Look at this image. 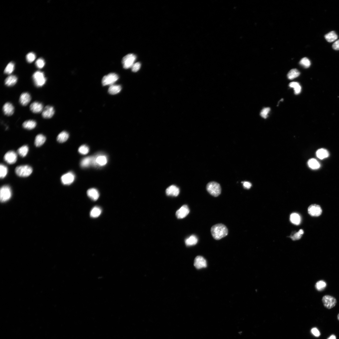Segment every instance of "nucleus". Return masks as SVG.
<instances>
[{
	"label": "nucleus",
	"instance_id": "f257e3e1",
	"mask_svg": "<svg viewBox=\"0 0 339 339\" xmlns=\"http://www.w3.org/2000/svg\"><path fill=\"white\" fill-rule=\"evenodd\" d=\"M211 232L214 239L219 240L227 235L228 230L226 226L222 224H218L211 227Z\"/></svg>",
	"mask_w": 339,
	"mask_h": 339
},
{
	"label": "nucleus",
	"instance_id": "f03ea898",
	"mask_svg": "<svg viewBox=\"0 0 339 339\" xmlns=\"http://www.w3.org/2000/svg\"><path fill=\"white\" fill-rule=\"evenodd\" d=\"M206 189L210 194L215 197L219 196L221 193L220 184L214 181L209 182L207 184Z\"/></svg>",
	"mask_w": 339,
	"mask_h": 339
},
{
	"label": "nucleus",
	"instance_id": "7ed1b4c3",
	"mask_svg": "<svg viewBox=\"0 0 339 339\" xmlns=\"http://www.w3.org/2000/svg\"><path fill=\"white\" fill-rule=\"evenodd\" d=\"M32 171V167L27 165L18 166L15 169L16 174L21 177H28L31 174Z\"/></svg>",
	"mask_w": 339,
	"mask_h": 339
},
{
	"label": "nucleus",
	"instance_id": "20e7f679",
	"mask_svg": "<svg viewBox=\"0 0 339 339\" xmlns=\"http://www.w3.org/2000/svg\"><path fill=\"white\" fill-rule=\"evenodd\" d=\"M33 80L35 85L37 87H41L45 84L47 79L43 72L40 71L36 72L32 76Z\"/></svg>",
	"mask_w": 339,
	"mask_h": 339
},
{
	"label": "nucleus",
	"instance_id": "39448f33",
	"mask_svg": "<svg viewBox=\"0 0 339 339\" xmlns=\"http://www.w3.org/2000/svg\"><path fill=\"white\" fill-rule=\"evenodd\" d=\"M12 195L11 190L8 185L2 186L0 191V199L2 202H6L11 198Z\"/></svg>",
	"mask_w": 339,
	"mask_h": 339
},
{
	"label": "nucleus",
	"instance_id": "423d86ee",
	"mask_svg": "<svg viewBox=\"0 0 339 339\" xmlns=\"http://www.w3.org/2000/svg\"><path fill=\"white\" fill-rule=\"evenodd\" d=\"M322 301L324 307L329 309L335 307L337 304L336 299L330 295H326L324 296L322 298Z\"/></svg>",
	"mask_w": 339,
	"mask_h": 339
},
{
	"label": "nucleus",
	"instance_id": "0eeeda50",
	"mask_svg": "<svg viewBox=\"0 0 339 339\" xmlns=\"http://www.w3.org/2000/svg\"><path fill=\"white\" fill-rule=\"evenodd\" d=\"M136 58V56L133 54H128L124 57L122 60L123 68L125 69L131 68L135 64Z\"/></svg>",
	"mask_w": 339,
	"mask_h": 339
},
{
	"label": "nucleus",
	"instance_id": "6e6552de",
	"mask_svg": "<svg viewBox=\"0 0 339 339\" xmlns=\"http://www.w3.org/2000/svg\"><path fill=\"white\" fill-rule=\"evenodd\" d=\"M119 78L118 76L115 73H110L105 76L102 80V83L103 85H111L115 82Z\"/></svg>",
	"mask_w": 339,
	"mask_h": 339
},
{
	"label": "nucleus",
	"instance_id": "1a4fd4ad",
	"mask_svg": "<svg viewBox=\"0 0 339 339\" xmlns=\"http://www.w3.org/2000/svg\"><path fill=\"white\" fill-rule=\"evenodd\" d=\"M108 159L106 156L98 155L93 157L92 165L95 166H102L107 163Z\"/></svg>",
	"mask_w": 339,
	"mask_h": 339
},
{
	"label": "nucleus",
	"instance_id": "9d476101",
	"mask_svg": "<svg viewBox=\"0 0 339 339\" xmlns=\"http://www.w3.org/2000/svg\"><path fill=\"white\" fill-rule=\"evenodd\" d=\"M17 156L16 153L13 151H9L4 155V160L9 164L15 163L17 160Z\"/></svg>",
	"mask_w": 339,
	"mask_h": 339
},
{
	"label": "nucleus",
	"instance_id": "9b49d317",
	"mask_svg": "<svg viewBox=\"0 0 339 339\" xmlns=\"http://www.w3.org/2000/svg\"><path fill=\"white\" fill-rule=\"evenodd\" d=\"M310 215L312 216H320L322 212V209L319 205L313 204L310 205L308 209Z\"/></svg>",
	"mask_w": 339,
	"mask_h": 339
},
{
	"label": "nucleus",
	"instance_id": "f8f14e48",
	"mask_svg": "<svg viewBox=\"0 0 339 339\" xmlns=\"http://www.w3.org/2000/svg\"><path fill=\"white\" fill-rule=\"evenodd\" d=\"M75 178L74 174L72 172H69L62 176L61 180L62 183L63 184L69 185L73 182Z\"/></svg>",
	"mask_w": 339,
	"mask_h": 339
},
{
	"label": "nucleus",
	"instance_id": "ddd939ff",
	"mask_svg": "<svg viewBox=\"0 0 339 339\" xmlns=\"http://www.w3.org/2000/svg\"><path fill=\"white\" fill-rule=\"evenodd\" d=\"M194 266L198 269L206 268L207 266L206 260L201 256H198L195 258Z\"/></svg>",
	"mask_w": 339,
	"mask_h": 339
},
{
	"label": "nucleus",
	"instance_id": "4468645a",
	"mask_svg": "<svg viewBox=\"0 0 339 339\" xmlns=\"http://www.w3.org/2000/svg\"><path fill=\"white\" fill-rule=\"evenodd\" d=\"M189 212L190 210L187 205H183L176 211V216L178 219H183L188 215Z\"/></svg>",
	"mask_w": 339,
	"mask_h": 339
},
{
	"label": "nucleus",
	"instance_id": "2eb2a0df",
	"mask_svg": "<svg viewBox=\"0 0 339 339\" xmlns=\"http://www.w3.org/2000/svg\"><path fill=\"white\" fill-rule=\"evenodd\" d=\"M54 113L55 110L53 107L47 106L43 110L42 116L44 118H50L53 117Z\"/></svg>",
	"mask_w": 339,
	"mask_h": 339
},
{
	"label": "nucleus",
	"instance_id": "dca6fc26",
	"mask_svg": "<svg viewBox=\"0 0 339 339\" xmlns=\"http://www.w3.org/2000/svg\"><path fill=\"white\" fill-rule=\"evenodd\" d=\"M43 107V105L42 103L35 102L31 104L30 108L31 110L33 113H39L42 112L44 109Z\"/></svg>",
	"mask_w": 339,
	"mask_h": 339
},
{
	"label": "nucleus",
	"instance_id": "f3484780",
	"mask_svg": "<svg viewBox=\"0 0 339 339\" xmlns=\"http://www.w3.org/2000/svg\"><path fill=\"white\" fill-rule=\"evenodd\" d=\"M3 112L7 116H11L14 112V108L11 103L7 102L4 105L3 107Z\"/></svg>",
	"mask_w": 339,
	"mask_h": 339
},
{
	"label": "nucleus",
	"instance_id": "a211bd4d",
	"mask_svg": "<svg viewBox=\"0 0 339 339\" xmlns=\"http://www.w3.org/2000/svg\"><path fill=\"white\" fill-rule=\"evenodd\" d=\"M31 100V97L30 94L27 92L22 93L19 99V102L22 105L26 106L29 103Z\"/></svg>",
	"mask_w": 339,
	"mask_h": 339
},
{
	"label": "nucleus",
	"instance_id": "6ab92c4d",
	"mask_svg": "<svg viewBox=\"0 0 339 339\" xmlns=\"http://www.w3.org/2000/svg\"><path fill=\"white\" fill-rule=\"evenodd\" d=\"M179 189L174 185L170 186L166 190V193L167 195L173 196H177L179 194Z\"/></svg>",
	"mask_w": 339,
	"mask_h": 339
},
{
	"label": "nucleus",
	"instance_id": "aec40b11",
	"mask_svg": "<svg viewBox=\"0 0 339 339\" xmlns=\"http://www.w3.org/2000/svg\"><path fill=\"white\" fill-rule=\"evenodd\" d=\"M17 80L18 78L16 76L10 75L5 80V84L7 87H12L16 83Z\"/></svg>",
	"mask_w": 339,
	"mask_h": 339
},
{
	"label": "nucleus",
	"instance_id": "412c9836",
	"mask_svg": "<svg viewBox=\"0 0 339 339\" xmlns=\"http://www.w3.org/2000/svg\"><path fill=\"white\" fill-rule=\"evenodd\" d=\"M88 196L93 201H95L99 198V194L96 189L92 188L89 189L87 191Z\"/></svg>",
	"mask_w": 339,
	"mask_h": 339
},
{
	"label": "nucleus",
	"instance_id": "4be33fe9",
	"mask_svg": "<svg viewBox=\"0 0 339 339\" xmlns=\"http://www.w3.org/2000/svg\"><path fill=\"white\" fill-rule=\"evenodd\" d=\"M93 156L85 157L80 162V166L83 168H87L91 165H92Z\"/></svg>",
	"mask_w": 339,
	"mask_h": 339
},
{
	"label": "nucleus",
	"instance_id": "5701e85b",
	"mask_svg": "<svg viewBox=\"0 0 339 339\" xmlns=\"http://www.w3.org/2000/svg\"><path fill=\"white\" fill-rule=\"evenodd\" d=\"M46 138L43 135H37L35 138V145L37 147H39L43 145L46 140Z\"/></svg>",
	"mask_w": 339,
	"mask_h": 339
},
{
	"label": "nucleus",
	"instance_id": "b1692460",
	"mask_svg": "<svg viewBox=\"0 0 339 339\" xmlns=\"http://www.w3.org/2000/svg\"><path fill=\"white\" fill-rule=\"evenodd\" d=\"M37 125V123L34 120H28L24 122L23 123V127L28 130H32Z\"/></svg>",
	"mask_w": 339,
	"mask_h": 339
},
{
	"label": "nucleus",
	"instance_id": "393cba45",
	"mask_svg": "<svg viewBox=\"0 0 339 339\" xmlns=\"http://www.w3.org/2000/svg\"><path fill=\"white\" fill-rule=\"evenodd\" d=\"M198 242L197 237L194 235L191 236L185 241V244L188 246H194L196 245Z\"/></svg>",
	"mask_w": 339,
	"mask_h": 339
},
{
	"label": "nucleus",
	"instance_id": "a878e982",
	"mask_svg": "<svg viewBox=\"0 0 339 339\" xmlns=\"http://www.w3.org/2000/svg\"><path fill=\"white\" fill-rule=\"evenodd\" d=\"M290 220L294 225H298L300 224L301 219L299 215L297 213H293L290 215Z\"/></svg>",
	"mask_w": 339,
	"mask_h": 339
},
{
	"label": "nucleus",
	"instance_id": "bb28decb",
	"mask_svg": "<svg viewBox=\"0 0 339 339\" xmlns=\"http://www.w3.org/2000/svg\"><path fill=\"white\" fill-rule=\"evenodd\" d=\"M69 133L64 131L60 133L57 138V141L60 143H63L68 140L69 138Z\"/></svg>",
	"mask_w": 339,
	"mask_h": 339
},
{
	"label": "nucleus",
	"instance_id": "cd10ccee",
	"mask_svg": "<svg viewBox=\"0 0 339 339\" xmlns=\"http://www.w3.org/2000/svg\"><path fill=\"white\" fill-rule=\"evenodd\" d=\"M316 155L318 158L323 160L328 157L329 154L328 151L326 150L321 149L317 151Z\"/></svg>",
	"mask_w": 339,
	"mask_h": 339
},
{
	"label": "nucleus",
	"instance_id": "c85d7f7f",
	"mask_svg": "<svg viewBox=\"0 0 339 339\" xmlns=\"http://www.w3.org/2000/svg\"><path fill=\"white\" fill-rule=\"evenodd\" d=\"M122 89L120 85H112L109 87L108 92L111 95L116 94L120 92Z\"/></svg>",
	"mask_w": 339,
	"mask_h": 339
},
{
	"label": "nucleus",
	"instance_id": "c756f323",
	"mask_svg": "<svg viewBox=\"0 0 339 339\" xmlns=\"http://www.w3.org/2000/svg\"><path fill=\"white\" fill-rule=\"evenodd\" d=\"M289 86L294 89L295 94L296 95H298L301 92V87L298 82H291L289 85Z\"/></svg>",
	"mask_w": 339,
	"mask_h": 339
},
{
	"label": "nucleus",
	"instance_id": "7c9ffc66",
	"mask_svg": "<svg viewBox=\"0 0 339 339\" xmlns=\"http://www.w3.org/2000/svg\"><path fill=\"white\" fill-rule=\"evenodd\" d=\"M327 41L329 42H332L338 39V36L335 32L332 31L325 36Z\"/></svg>",
	"mask_w": 339,
	"mask_h": 339
},
{
	"label": "nucleus",
	"instance_id": "2f4dec72",
	"mask_svg": "<svg viewBox=\"0 0 339 339\" xmlns=\"http://www.w3.org/2000/svg\"><path fill=\"white\" fill-rule=\"evenodd\" d=\"M308 164L310 168L313 169H317L320 167L319 162L315 159H312L309 160Z\"/></svg>",
	"mask_w": 339,
	"mask_h": 339
},
{
	"label": "nucleus",
	"instance_id": "473e14b6",
	"mask_svg": "<svg viewBox=\"0 0 339 339\" xmlns=\"http://www.w3.org/2000/svg\"><path fill=\"white\" fill-rule=\"evenodd\" d=\"M300 74V72L297 69L291 70L287 75V77L290 80H293L298 77Z\"/></svg>",
	"mask_w": 339,
	"mask_h": 339
},
{
	"label": "nucleus",
	"instance_id": "72a5a7b5",
	"mask_svg": "<svg viewBox=\"0 0 339 339\" xmlns=\"http://www.w3.org/2000/svg\"><path fill=\"white\" fill-rule=\"evenodd\" d=\"M102 211L101 208L98 207H95L91 211L90 216L93 218L98 217L101 214Z\"/></svg>",
	"mask_w": 339,
	"mask_h": 339
},
{
	"label": "nucleus",
	"instance_id": "f704fd0d",
	"mask_svg": "<svg viewBox=\"0 0 339 339\" xmlns=\"http://www.w3.org/2000/svg\"><path fill=\"white\" fill-rule=\"evenodd\" d=\"M29 151V148L27 145H24L19 148L17 150L18 154L22 157H25Z\"/></svg>",
	"mask_w": 339,
	"mask_h": 339
},
{
	"label": "nucleus",
	"instance_id": "c9c22d12",
	"mask_svg": "<svg viewBox=\"0 0 339 339\" xmlns=\"http://www.w3.org/2000/svg\"><path fill=\"white\" fill-rule=\"evenodd\" d=\"M326 286L327 284L323 280L318 281L315 285L316 289L319 291L323 290Z\"/></svg>",
	"mask_w": 339,
	"mask_h": 339
},
{
	"label": "nucleus",
	"instance_id": "e433bc0d",
	"mask_svg": "<svg viewBox=\"0 0 339 339\" xmlns=\"http://www.w3.org/2000/svg\"><path fill=\"white\" fill-rule=\"evenodd\" d=\"M8 172L7 167L1 164L0 166V177L1 179L4 178L6 176Z\"/></svg>",
	"mask_w": 339,
	"mask_h": 339
},
{
	"label": "nucleus",
	"instance_id": "4c0bfd02",
	"mask_svg": "<svg viewBox=\"0 0 339 339\" xmlns=\"http://www.w3.org/2000/svg\"><path fill=\"white\" fill-rule=\"evenodd\" d=\"M15 69V65L13 62L9 63L4 70V73L7 75L11 74Z\"/></svg>",
	"mask_w": 339,
	"mask_h": 339
},
{
	"label": "nucleus",
	"instance_id": "58836bf2",
	"mask_svg": "<svg viewBox=\"0 0 339 339\" xmlns=\"http://www.w3.org/2000/svg\"><path fill=\"white\" fill-rule=\"evenodd\" d=\"M300 64L305 68H307L311 65V63L308 59L305 57L300 60Z\"/></svg>",
	"mask_w": 339,
	"mask_h": 339
},
{
	"label": "nucleus",
	"instance_id": "ea45409f",
	"mask_svg": "<svg viewBox=\"0 0 339 339\" xmlns=\"http://www.w3.org/2000/svg\"><path fill=\"white\" fill-rule=\"evenodd\" d=\"M89 151V148L85 145H83L80 146L78 149V151L80 153L83 155L87 154Z\"/></svg>",
	"mask_w": 339,
	"mask_h": 339
},
{
	"label": "nucleus",
	"instance_id": "a19ab883",
	"mask_svg": "<svg viewBox=\"0 0 339 339\" xmlns=\"http://www.w3.org/2000/svg\"><path fill=\"white\" fill-rule=\"evenodd\" d=\"M303 233L304 231L302 229H300L298 232L295 233L293 235L290 236V237L293 240H298L302 237Z\"/></svg>",
	"mask_w": 339,
	"mask_h": 339
},
{
	"label": "nucleus",
	"instance_id": "79ce46f5",
	"mask_svg": "<svg viewBox=\"0 0 339 339\" xmlns=\"http://www.w3.org/2000/svg\"><path fill=\"white\" fill-rule=\"evenodd\" d=\"M270 111L269 108H264L262 110L260 113V116L262 118H266L268 116V114Z\"/></svg>",
	"mask_w": 339,
	"mask_h": 339
},
{
	"label": "nucleus",
	"instance_id": "37998d69",
	"mask_svg": "<svg viewBox=\"0 0 339 339\" xmlns=\"http://www.w3.org/2000/svg\"><path fill=\"white\" fill-rule=\"evenodd\" d=\"M36 55L33 52H30L26 56V59L28 63H32L35 59Z\"/></svg>",
	"mask_w": 339,
	"mask_h": 339
},
{
	"label": "nucleus",
	"instance_id": "c03bdc74",
	"mask_svg": "<svg viewBox=\"0 0 339 339\" xmlns=\"http://www.w3.org/2000/svg\"><path fill=\"white\" fill-rule=\"evenodd\" d=\"M45 64L44 60L40 58L36 61L35 65L37 68L42 69L44 67Z\"/></svg>",
	"mask_w": 339,
	"mask_h": 339
},
{
	"label": "nucleus",
	"instance_id": "a18cd8bd",
	"mask_svg": "<svg viewBox=\"0 0 339 339\" xmlns=\"http://www.w3.org/2000/svg\"><path fill=\"white\" fill-rule=\"evenodd\" d=\"M141 67V64L139 62L135 63L131 67L132 70L133 72H136L139 70Z\"/></svg>",
	"mask_w": 339,
	"mask_h": 339
},
{
	"label": "nucleus",
	"instance_id": "49530a36",
	"mask_svg": "<svg viewBox=\"0 0 339 339\" xmlns=\"http://www.w3.org/2000/svg\"><path fill=\"white\" fill-rule=\"evenodd\" d=\"M311 332L313 335L316 337H318L320 335V333L317 328H312Z\"/></svg>",
	"mask_w": 339,
	"mask_h": 339
},
{
	"label": "nucleus",
	"instance_id": "de8ad7c7",
	"mask_svg": "<svg viewBox=\"0 0 339 339\" xmlns=\"http://www.w3.org/2000/svg\"><path fill=\"white\" fill-rule=\"evenodd\" d=\"M243 184V187L247 189H250L252 186V184L251 183L248 181H244V182H242Z\"/></svg>",
	"mask_w": 339,
	"mask_h": 339
},
{
	"label": "nucleus",
	"instance_id": "09e8293b",
	"mask_svg": "<svg viewBox=\"0 0 339 339\" xmlns=\"http://www.w3.org/2000/svg\"><path fill=\"white\" fill-rule=\"evenodd\" d=\"M333 48L336 50H339V40L336 41L333 45Z\"/></svg>",
	"mask_w": 339,
	"mask_h": 339
},
{
	"label": "nucleus",
	"instance_id": "8fccbe9b",
	"mask_svg": "<svg viewBox=\"0 0 339 339\" xmlns=\"http://www.w3.org/2000/svg\"><path fill=\"white\" fill-rule=\"evenodd\" d=\"M336 338L335 335H332L330 337L328 338L327 339H336Z\"/></svg>",
	"mask_w": 339,
	"mask_h": 339
},
{
	"label": "nucleus",
	"instance_id": "3c124183",
	"mask_svg": "<svg viewBox=\"0 0 339 339\" xmlns=\"http://www.w3.org/2000/svg\"><path fill=\"white\" fill-rule=\"evenodd\" d=\"M337 318H338V320L339 321V313L338 314V315L337 316Z\"/></svg>",
	"mask_w": 339,
	"mask_h": 339
}]
</instances>
